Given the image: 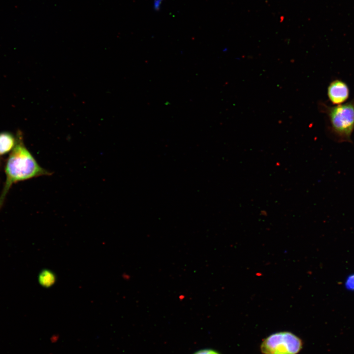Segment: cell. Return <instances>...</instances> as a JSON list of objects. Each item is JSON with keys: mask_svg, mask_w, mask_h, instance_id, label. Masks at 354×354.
Listing matches in <instances>:
<instances>
[{"mask_svg": "<svg viewBox=\"0 0 354 354\" xmlns=\"http://www.w3.org/2000/svg\"><path fill=\"white\" fill-rule=\"evenodd\" d=\"M331 128L339 142H351L354 130V105L339 104L328 110Z\"/></svg>", "mask_w": 354, "mask_h": 354, "instance_id": "2", "label": "cell"}, {"mask_svg": "<svg viewBox=\"0 0 354 354\" xmlns=\"http://www.w3.org/2000/svg\"><path fill=\"white\" fill-rule=\"evenodd\" d=\"M327 94L330 100L333 104H341L348 98L349 90L347 85L340 80L333 81L329 85Z\"/></svg>", "mask_w": 354, "mask_h": 354, "instance_id": "4", "label": "cell"}, {"mask_svg": "<svg viewBox=\"0 0 354 354\" xmlns=\"http://www.w3.org/2000/svg\"><path fill=\"white\" fill-rule=\"evenodd\" d=\"M16 142V135L9 132H0V155L10 153Z\"/></svg>", "mask_w": 354, "mask_h": 354, "instance_id": "5", "label": "cell"}, {"mask_svg": "<svg viewBox=\"0 0 354 354\" xmlns=\"http://www.w3.org/2000/svg\"><path fill=\"white\" fill-rule=\"evenodd\" d=\"M346 288L350 291H354V274L349 275L345 282Z\"/></svg>", "mask_w": 354, "mask_h": 354, "instance_id": "7", "label": "cell"}, {"mask_svg": "<svg viewBox=\"0 0 354 354\" xmlns=\"http://www.w3.org/2000/svg\"><path fill=\"white\" fill-rule=\"evenodd\" d=\"M302 341L294 334L283 331L272 334L261 345L264 354H296L301 349Z\"/></svg>", "mask_w": 354, "mask_h": 354, "instance_id": "3", "label": "cell"}, {"mask_svg": "<svg viewBox=\"0 0 354 354\" xmlns=\"http://www.w3.org/2000/svg\"><path fill=\"white\" fill-rule=\"evenodd\" d=\"M54 276L49 271L42 272L39 276V282L43 286H50L54 281Z\"/></svg>", "mask_w": 354, "mask_h": 354, "instance_id": "6", "label": "cell"}, {"mask_svg": "<svg viewBox=\"0 0 354 354\" xmlns=\"http://www.w3.org/2000/svg\"><path fill=\"white\" fill-rule=\"evenodd\" d=\"M16 142L10 153L5 167L6 178L0 194V209L3 206L7 194L13 184L52 174L41 167L26 147L23 134L16 133Z\"/></svg>", "mask_w": 354, "mask_h": 354, "instance_id": "1", "label": "cell"}, {"mask_svg": "<svg viewBox=\"0 0 354 354\" xmlns=\"http://www.w3.org/2000/svg\"><path fill=\"white\" fill-rule=\"evenodd\" d=\"M195 354H219L214 351H212V350H205L200 351L197 352Z\"/></svg>", "mask_w": 354, "mask_h": 354, "instance_id": "8", "label": "cell"}]
</instances>
